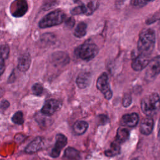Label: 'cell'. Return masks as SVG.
Listing matches in <instances>:
<instances>
[{
  "label": "cell",
  "instance_id": "d6a6232c",
  "mask_svg": "<svg viewBox=\"0 0 160 160\" xmlns=\"http://www.w3.org/2000/svg\"><path fill=\"white\" fill-rule=\"evenodd\" d=\"M131 160H138V158H134V159H131Z\"/></svg>",
  "mask_w": 160,
  "mask_h": 160
},
{
  "label": "cell",
  "instance_id": "52a82bcc",
  "mask_svg": "<svg viewBox=\"0 0 160 160\" xmlns=\"http://www.w3.org/2000/svg\"><path fill=\"white\" fill-rule=\"evenodd\" d=\"M28 9V6L26 1L18 0L12 2L10 6V12L12 16L19 18L26 13Z\"/></svg>",
  "mask_w": 160,
  "mask_h": 160
},
{
  "label": "cell",
  "instance_id": "d4e9b609",
  "mask_svg": "<svg viewBox=\"0 0 160 160\" xmlns=\"http://www.w3.org/2000/svg\"><path fill=\"white\" fill-rule=\"evenodd\" d=\"M132 101V99H131V96L129 94H125L122 98V105L124 107H128L129 106Z\"/></svg>",
  "mask_w": 160,
  "mask_h": 160
},
{
  "label": "cell",
  "instance_id": "ba28073f",
  "mask_svg": "<svg viewBox=\"0 0 160 160\" xmlns=\"http://www.w3.org/2000/svg\"><path fill=\"white\" fill-rule=\"evenodd\" d=\"M62 106V102L56 99H49L46 101L41 109V113L46 116H51L59 110Z\"/></svg>",
  "mask_w": 160,
  "mask_h": 160
},
{
  "label": "cell",
  "instance_id": "4fadbf2b",
  "mask_svg": "<svg viewBox=\"0 0 160 160\" xmlns=\"http://www.w3.org/2000/svg\"><path fill=\"white\" fill-rule=\"evenodd\" d=\"M139 121V116L137 113L133 112L131 114H124L121 119V122L123 125L129 127H134Z\"/></svg>",
  "mask_w": 160,
  "mask_h": 160
},
{
  "label": "cell",
  "instance_id": "6da1fadb",
  "mask_svg": "<svg viewBox=\"0 0 160 160\" xmlns=\"http://www.w3.org/2000/svg\"><path fill=\"white\" fill-rule=\"evenodd\" d=\"M155 40V32L153 29H143L139 34L138 41V49L139 52L150 55L154 49Z\"/></svg>",
  "mask_w": 160,
  "mask_h": 160
},
{
  "label": "cell",
  "instance_id": "5b68a950",
  "mask_svg": "<svg viewBox=\"0 0 160 160\" xmlns=\"http://www.w3.org/2000/svg\"><path fill=\"white\" fill-rule=\"evenodd\" d=\"M96 87L102 93L106 99L109 100L112 98V92L109 84L108 76L106 72L102 73L98 78Z\"/></svg>",
  "mask_w": 160,
  "mask_h": 160
},
{
  "label": "cell",
  "instance_id": "5bb4252c",
  "mask_svg": "<svg viewBox=\"0 0 160 160\" xmlns=\"http://www.w3.org/2000/svg\"><path fill=\"white\" fill-rule=\"evenodd\" d=\"M31 64V56L28 52L21 55L18 60V68L19 71L24 72L28 70Z\"/></svg>",
  "mask_w": 160,
  "mask_h": 160
},
{
  "label": "cell",
  "instance_id": "4dcf8cb0",
  "mask_svg": "<svg viewBox=\"0 0 160 160\" xmlns=\"http://www.w3.org/2000/svg\"><path fill=\"white\" fill-rule=\"evenodd\" d=\"M158 139L160 141V118L158 122Z\"/></svg>",
  "mask_w": 160,
  "mask_h": 160
},
{
  "label": "cell",
  "instance_id": "30bf717a",
  "mask_svg": "<svg viewBox=\"0 0 160 160\" xmlns=\"http://www.w3.org/2000/svg\"><path fill=\"white\" fill-rule=\"evenodd\" d=\"M68 139L62 134H58L56 136V142L54 148L52 149L50 156L53 158H58L62 148L67 144Z\"/></svg>",
  "mask_w": 160,
  "mask_h": 160
},
{
  "label": "cell",
  "instance_id": "3957f363",
  "mask_svg": "<svg viewBox=\"0 0 160 160\" xmlns=\"http://www.w3.org/2000/svg\"><path fill=\"white\" fill-rule=\"evenodd\" d=\"M65 19L64 12L57 9L53 11L46 15L39 22V26L41 28H47L60 24Z\"/></svg>",
  "mask_w": 160,
  "mask_h": 160
},
{
  "label": "cell",
  "instance_id": "83f0119b",
  "mask_svg": "<svg viewBox=\"0 0 160 160\" xmlns=\"http://www.w3.org/2000/svg\"><path fill=\"white\" fill-rule=\"evenodd\" d=\"M75 23V21L72 18H69L65 21V26L68 28H72Z\"/></svg>",
  "mask_w": 160,
  "mask_h": 160
},
{
  "label": "cell",
  "instance_id": "484cf974",
  "mask_svg": "<svg viewBox=\"0 0 160 160\" xmlns=\"http://www.w3.org/2000/svg\"><path fill=\"white\" fill-rule=\"evenodd\" d=\"M149 1H141V0H136V1H132L131 3L136 7H142L145 6L146 4H148Z\"/></svg>",
  "mask_w": 160,
  "mask_h": 160
},
{
  "label": "cell",
  "instance_id": "cb8c5ba5",
  "mask_svg": "<svg viewBox=\"0 0 160 160\" xmlns=\"http://www.w3.org/2000/svg\"><path fill=\"white\" fill-rule=\"evenodd\" d=\"M9 54V48L8 45L4 44L0 47V55L5 59L8 58Z\"/></svg>",
  "mask_w": 160,
  "mask_h": 160
},
{
  "label": "cell",
  "instance_id": "7c38bea8",
  "mask_svg": "<svg viewBox=\"0 0 160 160\" xmlns=\"http://www.w3.org/2000/svg\"><path fill=\"white\" fill-rule=\"evenodd\" d=\"M154 126V121L151 116H146L142 119L140 124V132L144 135L151 133Z\"/></svg>",
  "mask_w": 160,
  "mask_h": 160
},
{
  "label": "cell",
  "instance_id": "277c9868",
  "mask_svg": "<svg viewBox=\"0 0 160 160\" xmlns=\"http://www.w3.org/2000/svg\"><path fill=\"white\" fill-rule=\"evenodd\" d=\"M98 52V46L91 41L84 42L75 50V54L78 57L83 60L88 61L94 58Z\"/></svg>",
  "mask_w": 160,
  "mask_h": 160
},
{
  "label": "cell",
  "instance_id": "d6986e66",
  "mask_svg": "<svg viewBox=\"0 0 160 160\" xmlns=\"http://www.w3.org/2000/svg\"><path fill=\"white\" fill-rule=\"evenodd\" d=\"M129 136V131L123 128H119L117 130V134L116 137V141L118 142L119 144L124 142L127 141Z\"/></svg>",
  "mask_w": 160,
  "mask_h": 160
},
{
  "label": "cell",
  "instance_id": "44dd1931",
  "mask_svg": "<svg viewBox=\"0 0 160 160\" xmlns=\"http://www.w3.org/2000/svg\"><path fill=\"white\" fill-rule=\"evenodd\" d=\"M86 29H87V25L85 22H79L74 31V36L79 38H82L86 34Z\"/></svg>",
  "mask_w": 160,
  "mask_h": 160
},
{
  "label": "cell",
  "instance_id": "2e32d148",
  "mask_svg": "<svg viewBox=\"0 0 160 160\" xmlns=\"http://www.w3.org/2000/svg\"><path fill=\"white\" fill-rule=\"evenodd\" d=\"M90 81L91 74L88 72H82L77 77L76 82L79 88L83 89L89 85Z\"/></svg>",
  "mask_w": 160,
  "mask_h": 160
},
{
  "label": "cell",
  "instance_id": "4316f807",
  "mask_svg": "<svg viewBox=\"0 0 160 160\" xmlns=\"http://www.w3.org/2000/svg\"><path fill=\"white\" fill-rule=\"evenodd\" d=\"M71 13L72 15H78V14H82V8L80 5L74 7L71 11Z\"/></svg>",
  "mask_w": 160,
  "mask_h": 160
},
{
  "label": "cell",
  "instance_id": "9a60e30c",
  "mask_svg": "<svg viewBox=\"0 0 160 160\" xmlns=\"http://www.w3.org/2000/svg\"><path fill=\"white\" fill-rule=\"evenodd\" d=\"M80 6L82 8V14L89 16L92 14L94 11L98 8L99 2L97 1H88L86 3L82 2Z\"/></svg>",
  "mask_w": 160,
  "mask_h": 160
},
{
  "label": "cell",
  "instance_id": "ffe728a7",
  "mask_svg": "<svg viewBox=\"0 0 160 160\" xmlns=\"http://www.w3.org/2000/svg\"><path fill=\"white\" fill-rule=\"evenodd\" d=\"M64 156L69 159L77 160L79 158L80 155H79V152L77 149L72 147H68L64 151Z\"/></svg>",
  "mask_w": 160,
  "mask_h": 160
},
{
  "label": "cell",
  "instance_id": "e0dca14e",
  "mask_svg": "<svg viewBox=\"0 0 160 160\" xmlns=\"http://www.w3.org/2000/svg\"><path fill=\"white\" fill-rule=\"evenodd\" d=\"M118 142L116 140L111 142L109 149L104 151V154L108 157H114L120 153L121 146Z\"/></svg>",
  "mask_w": 160,
  "mask_h": 160
},
{
  "label": "cell",
  "instance_id": "ac0fdd59",
  "mask_svg": "<svg viewBox=\"0 0 160 160\" xmlns=\"http://www.w3.org/2000/svg\"><path fill=\"white\" fill-rule=\"evenodd\" d=\"M88 128V124L86 121H78L73 125L74 132L77 135L84 134Z\"/></svg>",
  "mask_w": 160,
  "mask_h": 160
},
{
  "label": "cell",
  "instance_id": "f546056e",
  "mask_svg": "<svg viewBox=\"0 0 160 160\" xmlns=\"http://www.w3.org/2000/svg\"><path fill=\"white\" fill-rule=\"evenodd\" d=\"M9 105H10V104L8 101L3 100L0 103V108L2 110H5L9 106Z\"/></svg>",
  "mask_w": 160,
  "mask_h": 160
},
{
  "label": "cell",
  "instance_id": "7402d4cb",
  "mask_svg": "<svg viewBox=\"0 0 160 160\" xmlns=\"http://www.w3.org/2000/svg\"><path fill=\"white\" fill-rule=\"evenodd\" d=\"M12 121L17 124H22L24 123L23 113L21 111H17L12 117Z\"/></svg>",
  "mask_w": 160,
  "mask_h": 160
},
{
  "label": "cell",
  "instance_id": "1f68e13d",
  "mask_svg": "<svg viewBox=\"0 0 160 160\" xmlns=\"http://www.w3.org/2000/svg\"><path fill=\"white\" fill-rule=\"evenodd\" d=\"M4 92H5L4 89L2 88H1V87H0V98L4 95Z\"/></svg>",
  "mask_w": 160,
  "mask_h": 160
},
{
  "label": "cell",
  "instance_id": "7a4b0ae2",
  "mask_svg": "<svg viewBox=\"0 0 160 160\" xmlns=\"http://www.w3.org/2000/svg\"><path fill=\"white\" fill-rule=\"evenodd\" d=\"M142 111L147 116L156 114L160 109V98L158 94L151 93L145 96L141 100Z\"/></svg>",
  "mask_w": 160,
  "mask_h": 160
},
{
  "label": "cell",
  "instance_id": "8992f818",
  "mask_svg": "<svg viewBox=\"0 0 160 160\" xmlns=\"http://www.w3.org/2000/svg\"><path fill=\"white\" fill-rule=\"evenodd\" d=\"M160 73V55L153 58L150 60L146 66L145 72L146 78L150 79L155 78Z\"/></svg>",
  "mask_w": 160,
  "mask_h": 160
},
{
  "label": "cell",
  "instance_id": "f1b7e54d",
  "mask_svg": "<svg viewBox=\"0 0 160 160\" xmlns=\"http://www.w3.org/2000/svg\"><path fill=\"white\" fill-rule=\"evenodd\" d=\"M5 59L0 55V76L4 72L5 70Z\"/></svg>",
  "mask_w": 160,
  "mask_h": 160
},
{
  "label": "cell",
  "instance_id": "8fae6325",
  "mask_svg": "<svg viewBox=\"0 0 160 160\" xmlns=\"http://www.w3.org/2000/svg\"><path fill=\"white\" fill-rule=\"evenodd\" d=\"M43 145L44 139L42 137L38 136L25 148L24 151L27 154H33L41 149Z\"/></svg>",
  "mask_w": 160,
  "mask_h": 160
},
{
  "label": "cell",
  "instance_id": "603a6c76",
  "mask_svg": "<svg viewBox=\"0 0 160 160\" xmlns=\"http://www.w3.org/2000/svg\"><path fill=\"white\" fill-rule=\"evenodd\" d=\"M32 92L34 95L40 96L43 92V87L40 83H36L32 87Z\"/></svg>",
  "mask_w": 160,
  "mask_h": 160
},
{
  "label": "cell",
  "instance_id": "9c48e42d",
  "mask_svg": "<svg viewBox=\"0 0 160 160\" xmlns=\"http://www.w3.org/2000/svg\"><path fill=\"white\" fill-rule=\"evenodd\" d=\"M151 60L150 55L140 53L133 59L131 66L134 71H141L145 68Z\"/></svg>",
  "mask_w": 160,
  "mask_h": 160
}]
</instances>
